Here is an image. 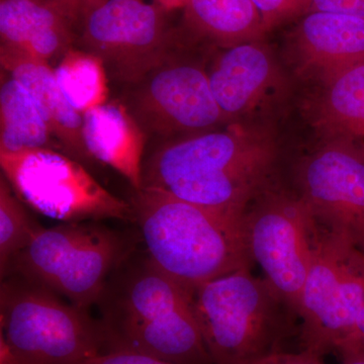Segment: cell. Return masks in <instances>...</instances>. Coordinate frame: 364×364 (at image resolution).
I'll return each mask as SVG.
<instances>
[{"instance_id":"8fae6325","label":"cell","mask_w":364,"mask_h":364,"mask_svg":"<svg viewBox=\"0 0 364 364\" xmlns=\"http://www.w3.org/2000/svg\"><path fill=\"white\" fill-rule=\"evenodd\" d=\"M168 14L154 0H107L86 18L75 47L102 59L109 78L131 85L173 54Z\"/></svg>"},{"instance_id":"7c38bea8","label":"cell","mask_w":364,"mask_h":364,"mask_svg":"<svg viewBox=\"0 0 364 364\" xmlns=\"http://www.w3.org/2000/svg\"><path fill=\"white\" fill-rule=\"evenodd\" d=\"M294 188L314 219L364 251V150L326 141L294 169Z\"/></svg>"},{"instance_id":"4316f807","label":"cell","mask_w":364,"mask_h":364,"mask_svg":"<svg viewBox=\"0 0 364 364\" xmlns=\"http://www.w3.org/2000/svg\"><path fill=\"white\" fill-rule=\"evenodd\" d=\"M253 364H325L322 356L312 352L299 350L298 352L282 351L261 359Z\"/></svg>"},{"instance_id":"7402d4cb","label":"cell","mask_w":364,"mask_h":364,"mask_svg":"<svg viewBox=\"0 0 364 364\" xmlns=\"http://www.w3.org/2000/svg\"><path fill=\"white\" fill-rule=\"evenodd\" d=\"M42 228L28 215L6 177H0V274L6 277L14 258Z\"/></svg>"},{"instance_id":"7a4b0ae2","label":"cell","mask_w":364,"mask_h":364,"mask_svg":"<svg viewBox=\"0 0 364 364\" xmlns=\"http://www.w3.org/2000/svg\"><path fill=\"white\" fill-rule=\"evenodd\" d=\"M105 351L128 350L173 364H214L193 296L134 249L107 282L97 305Z\"/></svg>"},{"instance_id":"4fadbf2b","label":"cell","mask_w":364,"mask_h":364,"mask_svg":"<svg viewBox=\"0 0 364 364\" xmlns=\"http://www.w3.org/2000/svg\"><path fill=\"white\" fill-rule=\"evenodd\" d=\"M208 74L227 122L255 109L279 81L277 64L258 41L226 48Z\"/></svg>"},{"instance_id":"3957f363","label":"cell","mask_w":364,"mask_h":364,"mask_svg":"<svg viewBox=\"0 0 364 364\" xmlns=\"http://www.w3.org/2000/svg\"><path fill=\"white\" fill-rule=\"evenodd\" d=\"M150 259L193 296L205 282L254 265L242 217L141 188L129 200Z\"/></svg>"},{"instance_id":"277c9868","label":"cell","mask_w":364,"mask_h":364,"mask_svg":"<svg viewBox=\"0 0 364 364\" xmlns=\"http://www.w3.org/2000/svg\"><path fill=\"white\" fill-rule=\"evenodd\" d=\"M193 312L214 364H253L299 339V313L265 277L245 267L193 293Z\"/></svg>"},{"instance_id":"cb8c5ba5","label":"cell","mask_w":364,"mask_h":364,"mask_svg":"<svg viewBox=\"0 0 364 364\" xmlns=\"http://www.w3.org/2000/svg\"><path fill=\"white\" fill-rule=\"evenodd\" d=\"M68 21L76 38L86 18L107 0H47Z\"/></svg>"},{"instance_id":"30bf717a","label":"cell","mask_w":364,"mask_h":364,"mask_svg":"<svg viewBox=\"0 0 364 364\" xmlns=\"http://www.w3.org/2000/svg\"><path fill=\"white\" fill-rule=\"evenodd\" d=\"M176 54L124 86L119 98L148 139L159 143L227 123L210 90L208 72Z\"/></svg>"},{"instance_id":"5b68a950","label":"cell","mask_w":364,"mask_h":364,"mask_svg":"<svg viewBox=\"0 0 364 364\" xmlns=\"http://www.w3.org/2000/svg\"><path fill=\"white\" fill-rule=\"evenodd\" d=\"M364 251L314 219L311 262L299 301V350L318 356L363 348Z\"/></svg>"},{"instance_id":"52a82bcc","label":"cell","mask_w":364,"mask_h":364,"mask_svg":"<svg viewBox=\"0 0 364 364\" xmlns=\"http://www.w3.org/2000/svg\"><path fill=\"white\" fill-rule=\"evenodd\" d=\"M0 323L18 364H81L105 350L100 321L20 275L1 279Z\"/></svg>"},{"instance_id":"603a6c76","label":"cell","mask_w":364,"mask_h":364,"mask_svg":"<svg viewBox=\"0 0 364 364\" xmlns=\"http://www.w3.org/2000/svg\"><path fill=\"white\" fill-rule=\"evenodd\" d=\"M262 16L265 28L287 20L296 14L309 11L308 0H252Z\"/></svg>"},{"instance_id":"44dd1931","label":"cell","mask_w":364,"mask_h":364,"mask_svg":"<svg viewBox=\"0 0 364 364\" xmlns=\"http://www.w3.org/2000/svg\"><path fill=\"white\" fill-rule=\"evenodd\" d=\"M54 71L62 92L81 114L109 102V74L102 60L92 53L73 47Z\"/></svg>"},{"instance_id":"9a60e30c","label":"cell","mask_w":364,"mask_h":364,"mask_svg":"<svg viewBox=\"0 0 364 364\" xmlns=\"http://www.w3.org/2000/svg\"><path fill=\"white\" fill-rule=\"evenodd\" d=\"M0 63L2 70L35 98L62 151L85 166H93L97 162L83 141L82 114L67 100L50 63L4 48H0Z\"/></svg>"},{"instance_id":"e0dca14e","label":"cell","mask_w":364,"mask_h":364,"mask_svg":"<svg viewBox=\"0 0 364 364\" xmlns=\"http://www.w3.org/2000/svg\"><path fill=\"white\" fill-rule=\"evenodd\" d=\"M75 42L70 23L47 0H0V48L51 63Z\"/></svg>"},{"instance_id":"ba28073f","label":"cell","mask_w":364,"mask_h":364,"mask_svg":"<svg viewBox=\"0 0 364 364\" xmlns=\"http://www.w3.org/2000/svg\"><path fill=\"white\" fill-rule=\"evenodd\" d=\"M1 174L21 202L62 223L133 222L131 203L105 188L83 163L54 148L0 153Z\"/></svg>"},{"instance_id":"f1b7e54d","label":"cell","mask_w":364,"mask_h":364,"mask_svg":"<svg viewBox=\"0 0 364 364\" xmlns=\"http://www.w3.org/2000/svg\"><path fill=\"white\" fill-rule=\"evenodd\" d=\"M154 1L169 13L174 9H183L186 4V0H154Z\"/></svg>"},{"instance_id":"d6986e66","label":"cell","mask_w":364,"mask_h":364,"mask_svg":"<svg viewBox=\"0 0 364 364\" xmlns=\"http://www.w3.org/2000/svg\"><path fill=\"white\" fill-rule=\"evenodd\" d=\"M61 150L33 95L6 71L0 81V153Z\"/></svg>"},{"instance_id":"d4e9b609","label":"cell","mask_w":364,"mask_h":364,"mask_svg":"<svg viewBox=\"0 0 364 364\" xmlns=\"http://www.w3.org/2000/svg\"><path fill=\"white\" fill-rule=\"evenodd\" d=\"M81 364H173L168 361L162 360L128 350H107L100 352Z\"/></svg>"},{"instance_id":"2e32d148","label":"cell","mask_w":364,"mask_h":364,"mask_svg":"<svg viewBox=\"0 0 364 364\" xmlns=\"http://www.w3.org/2000/svg\"><path fill=\"white\" fill-rule=\"evenodd\" d=\"M296 46L301 67L326 83L364 62V18L310 11L296 30Z\"/></svg>"},{"instance_id":"5bb4252c","label":"cell","mask_w":364,"mask_h":364,"mask_svg":"<svg viewBox=\"0 0 364 364\" xmlns=\"http://www.w3.org/2000/svg\"><path fill=\"white\" fill-rule=\"evenodd\" d=\"M86 149L95 162L111 167L131 184L142 188L143 163L148 139L121 100L82 114Z\"/></svg>"},{"instance_id":"ffe728a7","label":"cell","mask_w":364,"mask_h":364,"mask_svg":"<svg viewBox=\"0 0 364 364\" xmlns=\"http://www.w3.org/2000/svg\"><path fill=\"white\" fill-rule=\"evenodd\" d=\"M318 124L329 138L349 142L364 135V62L349 67L325 83Z\"/></svg>"},{"instance_id":"ac0fdd59","label":"cell","mask_w":364,"mask_h":364,"mask_svg":"<svg viewBox=\"0 0 364 364\" xmlns=\"http://www.w3.org/2000/svg\"><path fill=\"white\" fill-rule=\"evenodd\" d=\"M183 23L188 35L224 48L258 41L267 32L252 0H186Z\"/></svg>"},{"instance_id":"484cf974","label":"cell","mask_w":364,"mask_h":364,"mask_svg":"<svg viewBox=\"0 0 364 364\" xmlns=\"http://www.w3.org/2000/svg\"><path fill=\"white\" fill-rule=\"evenodd\" d=\"M309 11L343 14L364 18V0H308Z\"/></svg>"},{"instance_id":"6da1fadb","label":"cell","mask_w":364,"mask_h":364,"mask_svg":"<svg viewBox=\"0 0 364 364\" xmlns=\"http://www.w3.org/2000/svg\"><path fill=\"white\" fill-rule=\"evenodd\" d=\"M277 162L272 138L232 124L158 143L144 159L142 188L242 217L277 177Z\"/></svg>"},{"instance_id":"9c48e42d","label":"cell","mask_w":364,"mask_h":364,"mask_svg":"<svg viewBox=\"0 0 364 364\" xmlns=\"http://www.w3.org/2000/svg\"><path fill=\"white\" fill-rule=\"evenodd\" d=\"M314 218L294 189L277 177L248 203L242 229L249 255L299 313L311 262Z\"/></svg>"},{"instance_id":"83f0119b","label":"cell","mask_w":364,"mask_h":364,"mask_svg":"<svg viewBox=\"0 0 364 364\" xmlns=\"http://www.w3.org/2000/svg\"><path fill=\"white\" fill-rule=\"evenodd\" d=\"M339 358L342 364H364V348L342 352Z\"/></svg>"},{"instance_id":"8992f818","label":"cell","mask_w":364,"mask_h":364,"mask_svg":"<svg viewBox=\"0 0 364 364\" xmlns=\"http://www.w3.org/2000/svg\"><path fill=\"white\" fill-rule=\"evenodd\" d=\"M134 249L131 237L100 222L42 227L11 261L6 277L32 280L88 311Z\"/></svg>"}]
</instances>
